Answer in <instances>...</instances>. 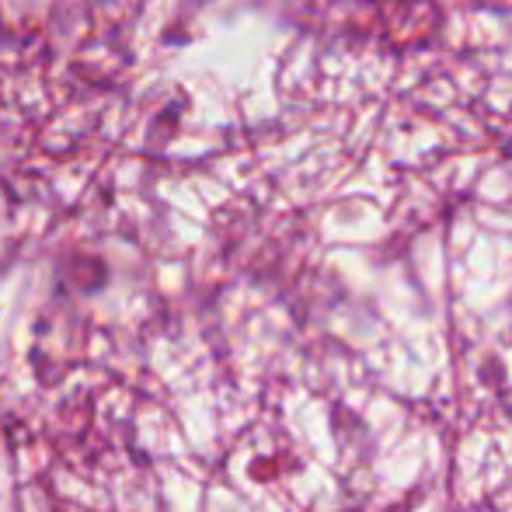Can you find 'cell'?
<instances>
[]
</instances>
